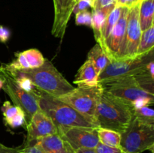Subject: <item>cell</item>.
Returning a JSON list of instances; mask_svg holds the SVG:
<instances>
[{"mask_svg": "<svg viewBox=\"0 0 154 153\" xmlns=\"http://www.w3.org/2000/svg\"><path fill=\"white\" fill-rule=\"evenodd\" d=\"M134 106L103 90L98 103L96 122L99 128L121 134L134 117Z\"/></svg>", "mask_w": 154, "mask_h": 153, "instance_id": "1", "label": "cell"}, {"mask_svg": "<svg viewBox=\"0 0 154 153\" xmlns=\"http://www.w3.org/2000/svg\"><path fill=\"white\" fill-rule=\"evenodd\" d=\"M35 97L41 110L46 114L56 127L99 128L91 120L80 114L78 111L57 98L47 94L35 87Z\"/></svg>", "mask_w": 154, "mask_h": 153, "instance_id": "2", "label": "cell"}, {"mask_svg": "<svg viewBox=\"0 0 154 153\" xmlns=\"http://www.w3.org/2000/svg\"><path fill=\"white\" fill-rule=\"evenodd\" d=\"M15 71L28 78L32 84L39 90L55 98L61 97L75 88L47 58L40 67Z\"/></svg>", "mask_w": 154, "mask_h": 153, "instance_id": "3", "label": "cell"}, {"mask_svg": "<svg viewBox=\"0 0 154 153\" xmlns=\"http://www.w3.org/2000/svg\"><path fill=\"white\" fill-rule=\"evenodd\" d=\"M120 148L126 153H153L154 124H147L133 117L126 130L121 134Z\"/></svg>", "mask_w": 154, "mask_h": 153, "instance_id": "4", "label": "cell"}, {"mask_svg": "<svg viewBox=\"0 0 154 153\" xmlns=\"http://www.w3.org/2000/svg\"><path fill=\"white\" fill-rule=\"evenodd\" d=\"M100 85L103 90L131 104L134 108L153 104L154 94L144 90L135 76L120 78Z\"/></svg>", "mask_w": 154, "mask_h": 153, "instance_id": "5", "label": "cell"}, {"mask_svg": "<svg viewBox=\"0 0 154 153\" xmlns=\"http://www.w3.org/2000/svg\"><path fill=\"white\" fill-rule=\"evenodd\" d=\"M154 50L131 58L110 61L99 75V83L115 80L120 78L135 76L147 71V65L153 60Z\"/></svg>", "mask_w": 154, "mask_h": 153, "instance_id": "6", "label": "cell"}, {"mask_svg": "<svg viewBox=\"0 0 154 153\" xmlns=\"http://www.w3.org/2000/svg\"><path fill=\"white\" fill-rule=\"evenodd\" d=\"M102 91L103 88L100 84L93 87H78L57 98L97 124L96 122V108Z\"/></svg>", "mask_w": 154, "mask_h": 153, "instance_id": "7", "label": "cell"}, {"mask_svg": "<svg viewBox=\"0 0 154 153\" xmlns=\"http://www.w3.org/2000/svg\"><path fill=\"white\" fill-rule=\"evenodd\" d=\"M0 76L4 80L2 89L7 93L13 101L14 105L20 107L23 111L27 124L32 116L40 110L35 94L34 92H29L21 88L14 77L3 64L0 66Z\"/></svg>", "mask_w": 154, "mask_h": 153, "instance_id": "8", "label": "cell"}, {"mask_svg": "<svg viewBox=\"0 0 154 153\" xmlns=\"http://www.w3.org/2000/svg\"><path fill=\"white\" fill-rule=\"evenodd\" d=\"M128 11V8L122 7L121 13L118 21L105 40L104 47L102 50L110 61H115L123 58Z\"/></svg>", "mask_w": 154, "mask_h": 153, "instance_id": "9", "label": "cell"}, {"mask_svg": "<svg viewBox=\"0 0 154 153\" xmlns=\"http://www.w3.org/2000/svg\"><path fill=\"white\" fill-rule=\"evenodd\" d=\"M62 139L75 151L82 148H95L99 144L97 128L84 127H59Z\"/></svg>", "mask_w": 154, "mask_h": 153, "instance_id": "10", "label": "cell"}, {"mask_svg": "<svg viewBox=\"0 0 154 153\" xmlns=\"http://www.w3.org/2000/svg\"><path fill=\"white\" fill-rule=\"evenodd\" d=\"M139 2L129 8L126 20V42L123 58H131L137 56L138 44L141 35L139 22Z\"/></svg>", "mask_w": 154, "mask_h": 153, "instance_id": "11", "label": "cell"}, {"mask_svg": "<svg viewBox=\"0 0 154 153\" xmlns=\"http://www.w3.org/2000/svg\"><path fill=\"white\" fill-rule=\"evenodd\" d=\"M25 128L27 131L25 146L33 145L39 138L58 133L57 128L52 120L41 110L32 116Z\"/></svg>", "mask_w": 154, "mask_h": 153, "instance_id": "12", "label": "cell"}, {"mask_svg": "<svg viewBox=\"0 0 154 153\" xmlns=\"http://www.w3.org/2000/svg\"><path fill=\"white\" fill-rule=\"evenodd\" d=\"M53 2L54 19L51 34L54 37L63 40L72 14L74 6L72 5L71 0H53Z\"/></svg>", "mask_w": 154, "mask_h": 153, "instance_id": "13", "label": "cell"}, {"mask_svg": "<svg viewBox=\"0 0 154 153\" xmlns=\"http://www.w3.org/2000/svg\"><path fill=\"white\" fill-rule=\"evenodd\" d=\"M74 82L78 87H93L99 85V74L91 61L87 59L75 75Z\"/></svg>", "mask_w": 154, "mask_h": 153, "instance_id": "14", "label": "cell"}, {"mask_svg": "<svg viewBox=\"0 0 154 153\" xmlns=\"http://www.w3.org/2000/svg\"><path fill=\"white\" fill-rule=\"evenodd\" d=\"M4 117L5 124L11 128L23 126L26 128V121L23 111L18 106L11 104L10 101L6 100L1 108Z\"/></svg>", "mask_w": 154, "mask_h": 153, "instance_id": "15", "label": "cell"}, {"mask_svg": "<svg viewBox=\"0 0 154 153\" xmlns=\"http://www.w3.org/2000/svg\"><path fill=\"white\" fill-rule=\"evenodd\" d=\"M33 145L38 146L45 153H64L66 151V142L58 133L39 138Z\"/></svg>", "mask_w": 154, "mask_h": 153, "instance_id": "16", "label": "cell"}, {"mask_svg": "<svg viewBox=\"0 0 154 153\" xmlns=\"http://www.w3.org/2000/svg\"><path fill=\"white\" fill-rule=\"evenodd\" d=\"M116 6V5H115ZM114 6V7H115ZM114 7H105L99 9H92V26L96 44L99 43L102 27L110 12Z\"/></svg>", "mask_w": 154, "mask_h": 153, "instance_id": "17", "label": "cell"}, {"mask_svg": "<svg viewBox=\"0 0 154 153\" xmlns=\"http://www.w3.org/2000/svg\"><path fill=\"white\" fill-rule=\"evenodd\" d=\"M154 0H141L139 2V22L141 32L154 24Z\"/></svg>", "mask_w": 154, "mask_h": 153, "instance_id": "18", "label": "cell"}, {"mask_svg": "<svg viewBox=\"0 0 154 153\" xmlns=\"http://www.w3.org/2000/svg\"><path fill=\"white\" fill-rule=\"evenodd\" d=\"M87 59L91 61L96 69L98 74H100L101 72L108 65L110 60L103 50L98 44H96L87 54Z\"/></svg>", "mask_w": 154, "mask_h": 153, "instance_id": "19", "label": "cell"}, {"mask_svg": "<svg viewBox=\"0 0 154 153\" xmlns=\"http://www.w3.org/2000/svg\"><path fill=\"white\" fill-rule=\"evenodd\" d=\"M122 7L120 6L116 5L114 8L111 10L108 16H107V19L105 20V23H104L103 27H102V32H101V37L100 40H99L98 44L103 49L104 44H105V39L107 38L109 34L111 33V30L116 25L117 22L118 21L119 18H120V13H121Z\"/></svg>", "mask_w": 154, "mask_h": 153, "instance_id": "20", "label": "cell"}, {"mask_svg": "<svg viewBox=\"0 0 154 153\" xmlns=\"http://www.w3.org/2000/svg\"><path fill=\"white\" fill-rule=\"evenodd\" d=\"M99 142L111 147H120L121 134L115 130L102 128H97Z\"/></svg>", "mask_w": 154, "mask_h": 153, "instance_id": "21", "label": "cell"}, {"mask_svg": "<svg viewBox=\"0 0 154 153\" xmlns=\"http://www.w3.org/2000/svg\"><path fill=\"white\" fill-rule=\"evenodd\" d=\"M154 46V24L147 29L141 32V38L138 44L137 56L143 55L153 50Z\"/></svg>", "mask_w": 154, "mask_h": 153, "instance_id": "22", "label": "cell"}, {"mask_svg": "<svg viewBox=\"0 0 154 153\" xmlns=\"http://www.w3.org/2000/svg\"><path fill=\"white\" fill-rule=\"evenodd\" d=\"M134 117L143 122L154 124V111L151 105H144L135 108Z\"/></svg>", "mask_w": 154, "mask_h": 153, "instance_id": "23", "label": "cell"}, {"mask_svg": "<svg viewBox=\"0 0 154 153\" xmlns=\"http://www.w3.org/2000/svg\"><path fill=\"white\" fill-rule=\"evenodd\" d=\"M23 54L29 65V68H35L42 66L45 62V57L37 49H29L23 51Z\"/></svg>", "mask_w": 154, "mask_h": 153, "instance_id": "24", "label": "cell"}, {"mask_svg": "<svg viewBox=\"0 0 154 153\" xmlns=\"http://www.w3.org/2000/svg\"><path fill=\"white\" fill-rule=\"evenodd\" d=\"M75 23L78 26H87L91 27L92 14L88 10H82L75 14Z\"/></svg>", "mask_w": 154, "mask_h": 153, "instance_id": "25", "label": "cell"}, {"mask_svg": "<svg viewBox=\"0 0 154 153\" xmlns=\"http://www.w3.org/2000/svg\"><path fill=\"white\" fill-rule=\"evenodd\" d=\"M96 153H126L120 147H111L99 142L95 148Z\"/></svg>", "mask_w": 154, "mask_h": 153, "instance_id": "26", "label": "cell"}, {"mask_svg": "<svg viewBox=\"0 0 154 153\" xmlns=\"http://www.w3.org/2000/svg\"><path fill=\"white\" fill-rule=\"evenodd\" d=\"M92 6H93V2L90 0H78L76 4L74 6L72 14H76L80 11L88 10L89 8H92Z\"/></svg>", "mask_w": 154, "mask_h": 153, "instance_id": "27", "label": "cell"}, {"mask_svg": "<svg viewBox=\"0 0 154 153\" xmlns=\"http://www.w3.org/2000/svg\"><path fill=\"white\" fill-rule=\"evenodd\" d=\"M117 0H94L92 9H99L105 7H114Z\"/></svg>", "mask_w": 154, "mask_h": 153, "instance_id": "28", "label": "cell"}, {"mask_svg": "<svg viewBox=\"0 0 154 153\" xmlns=\"http://www.w3.org/2000/svg\"><path fill=\"white\" fill-rule=\"evenodd\" d=\"M19 153H45L36 145L25 146L23 148H18Z\"/></svg>", "mask_w": 154, "mask_h": 153, "instance_id": "29", "label": "cell"}, {"mask_svg": "<svg viewBox=\"0 0 154 153\" xmlns=\"http://www.w3.org/2000/svg\"><path fill=\"white\" fill-rule=\"evenodd\" d=\"M11 35V32L8 28H5L0 24V42L5 43L8 41Z\"/></svg>", "mask_w": 154, "mask_h": 153, "instance_id": "30", "label": "cell"}, {"mask_svg": "<svg viewBox=\"0 0 154 153\" xmlns=\"http://www.w3.org/2000/svg\"><path fill=\"white\" fill-rule=\"evenodd\" d=\"M140 0H117L116 5L120 6V7H126L130 8L132 6L138 2Z\"/></svg>", "mask_w": 154, "mask_h": 153, "instance_id": "31", "label": "cell"}, {"mask_svg": "<svg viewBox=\"0 0 154 153\" xmlns=\"http://www.w3.org/2000/svg\"><path fill=\"white\" fill-rule=\"evenodd\" d=\"M18 148H10L0 142V153H19Z\"/></svg>", "mask_w": 154, "mask_h": 153, "instance_id": "32", "label": "cell"}, {"mask_svg": "<svg viewBox=\"0 0 154 153\" xmlns=\"http://www.w3.org/2000/svg\"><path fill=\"white\" fill-rule=\"evenodd\" d=\"M75 153H96V152L95 150V148H82L75 150Z\"/></svg>", "mask_w": 154, "mask_h": 153, "instance_id": "33", "label": "cell"}, {"mask_svg": "<svg viewBox=\"0 0 154 153\" xmlns=\"http://www.w3.org/2000/svg\"><path fill=\"white\" fill-rule=\"evenodd\" d=\"M64 153H75V151L71 148L69 144L66 143V151Z\"/></svg>", "mask_w": 154, "mask_h": 153, "instance_id": "34", "label": "cell"}, {"mask_svg": "<svg viewBox=\"0 0 154 153\" xmlns=\"http://www.w3.org/2000/svg\"><path fill=\"white\" fill-rule=\"evenodd\" d=\"M3 84H4V80H3L2 77L1 76H0V90H1L2 88Z\"/></svg>", "mask_w": 154, "mask_h": 153, "instance_id": "35", "label": "cell"}, {"mask_svg": "<svg viewBox=\"0 0 154 153\" xmlns=\"http://www.w3.org/2000/svg\"><path fill=\"white\" fill-rule=\"evenodd\" d=\"M76 1H77V0H71V2H72V5H73V6H75V4H76Z\"/></svg>", "mask_w": 154, "mask_h": 153, "instance_id": "36", "label": "cell"}, {"mask_svg": "<svg viewBox=\"0 0 154 153\" xmlns=\"http://www.w3.org/2000/svg\"><path fill=\"white\" fill-rule=\"evenodd\" d=\"M77 1H78V0H77ZM77 1H76V2H77ZM90 1H91V2H93V1H94V0H90Z\"/></svg>", "mask_w": 154, "mask_h": 153, "instance_id": "37", "label": "cell"}, {"mask_svg": "<svg viewBox=\"0 0 154 153\" xmlns=\"http://www.w3.org/2000/svg\"><path fill=\"white\" fill-rule=\"evenodd\" d=\"M140 1H141V0H140Z\"/></svg>", "mask_w": 154, "mask_h": 153, "instance_id": "38", "label": "cell"}]
</instances>
